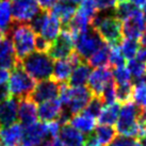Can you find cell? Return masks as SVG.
Returning <instances> with one entry per match:
<instances>
[{"instance_id":"1","label":"cell","mask_w":146,"mask_h":146,"mask_svg":"<svg viewBox=\"0 0 146 146\" xmlns=\"http://www.w3.org/2000/svg\"><path fill=\"white\" fill-rule=\"evenodd\" d=\"M91 27L95 29L104 42L110 47H119L122 44L123 24L115 16H107L98 11L91 21Z\"/></svg>"},{"instance_id":"2","label":"cell","mask_w":146,"mask_h":146,"mask_svg":"<svg viewBox=\"0 0 146 146\" xmlns=\"http://www.w3.org/2000/svg\"><path fill=\"white\" fill-rule=\"evenodd\" d=\"M13 44V48L18 61L29 56L35 50L36 33L27 23H14L9 33Z\"/></svg>"},{"instance_id":"3","label":"cell","mask_w":146,"mask_h":146,"mask_svg":"<svg viewBox=\"0 0 146 146\" xmlns=\"http://www.w3.org/2000/svg\"><path fill=\"white\" fill-rule=\"evenodd\" d=\"M94 95L88 86H69L67 83H60L59 99L64 108L73 115L81 113Z\"/></svg>"},{"instance_id":"4","label":"cell","mask_w":146,"mask_h":146,"mask_svg":"<svg viewBox=\"0 0 146 146\" xmlns=\"http://www.w3.org/2000/svg\"><path fill=\"white\" fill-rule=\"evenodd\" d=\"M21 65L34 80L41 81L52 76L53 60L47 53L33 51L21 60Z\"/></svg>"},{"instance_id":"5","label":"cell","mask_w":146,"mask_h":146,"mask_svg":"<svg viewBox=\"0 0 146 146\" xmlns=\"http://www.w3.org/2000/svg\"><path fill=\"white\" fill-rule=\"evenodd\" d=\"M35 85L36 81L23 68L19 62L12 69V73L9 78L8 86L11 97H15L18 100L30 97Z\"/></svg>"},{"instance_id":"6","label":"cell","mask_w":146,"mask_h":146,"mask_svg":"<svg viewBox=\"0 0 146 146\" xmlns=\"http://www.w3.org/2000/svg\"><path fill=\"white\" fill-rule=\"evenodd\" d=\"M140 106L130 102L122 106L118 119L116 122V132L121 135L137 139L140 137V127L138 125V113Z\"/></svg>"},{"instance_id":"7","label":"cell","mask_w":146,"mask_h":146,"mask_svg":"<svg viewBox=\"0 0 146 146\" xmlns=\"http://www.w3.org/2000/svg\"><path fill=\"white\" fill-rule=\"evenodd\" d=\"M74 43L76 47V52L82 58L83 61L89 60L105 44L98 32L92 27L75 36Z\"/></svg>"},{"instance_id":"8","label":"cell","mask_w":146,"mask_h":146,"mask_svg":"<svg viewBox=\"0 0 146 146\" xmlns=\"http://www.w3.org/2000/svg\"><path fill=\"white\" fill-rule=\"evenodd\" d=\"M74 48H75V43L72 33L68 30L63 29L59 33L57 38L51 43L47 54L53 61L66 59L74 52Z\"/></svg>"},{"instance_id":"9","label":"cell","mask_w":146,"mask_h":146,"mask_svg":"<svg viewBox=\"0 0 146 146\" xmlns=\"http://www.w3.org/2000/svg\"><path fill=\"white\" fill-rule=\"evenodd\" d=\"M42 11L36 0H14L12 2V17L14 23L29 24Z\"/></svg>"},{"instance_id":"10","label":"cell","mask_w":146,"mask_h":146,"mask_svg":"<svg viewBox=\"0 0 146 146\" xmlns=\"http://www.w3.org/2000/svg\"><path fill=\"white\" fill-rule=\"evenodd\" d=\"M60 94V83L57 82L53 78L45 79L36 82V85L33 90L30 98L36 104L56 99Z\"/></svg>"},{"instance_id":"11","label":"cell","mask_w":146,"mask_h":146,"mask_svg":"<svg viewBox=\"0 0 146 146\" xmlns=\"http://www.w3.org/2000/svg\"><path fill=\"white\" fill-rule=\"evenodd\" d=\"M48 138L46 124L35 122L23 128V138L21 146H41Z\"/></svg>"},{"instance_id":"12","label":"cell","mask_w":146,"mask_h":146,"mask_svg":"<svg viewBox=\"0 0 146 146\" xmlns=\"http://www.w3.org/2000/svg\"><path fill=\"white\" fill-rule=\"evenodd\" d=\"M146 28V21L144 19L143 13L138 10L137 12L128 17L123 24V36L126 38L138 40L142 35Z\"/></svg>"},{"instance_id":"13","label":"cell","mask_w":146,"mask_h":146,"mask_svg":"<svg viewBox=\"0 0 146 146\" xmlns=\"http://www.w3.org/2000/svg\"><path fill=\"white\" fill-rule=\"evenodd\" d=\"M112 69L108 67H99L93 70L88 80V88L94 96H99L102 94L105 85L112 79Z\"/></svg>"},{"instance_id":"14","label":"cell","mask_w":146,"mask_h":146,"mask_svg":"<svg viewBox=\"0 0 146 146\" xmlns=\"http://www.w3.org/2000/svg\"><path fill=\"white\" fill-rule=\"evenodd\" d=\"M19 62L13 48L11 37L5 35L0 41V69L12 70Z\"/></svg>"},{"instance_id":"15","label":"cell","mask_w":146,"mask_h":146,"mask_svg":"<svg viewBox=\"0 0 146 146\" xmlns=\"http://www.w3.org/2000/svg\"><path fill=\"white\" fill-rule=\"evenodd\" d=\"M18 102L15 97H10L0 102V128H4L17 123L18 118Z\"/></svg>"},{"instance_id":"16","label":"cell","mask_w":146,"mask_h":146,"mask_svg":"<svg viewBox=\"0 0 146 146\" xmlns=\"http://www.w3.org/2000/svg\"><path fill=\"white\" fill-rule=\"evenodd\" d=\"M37 104L30 97L19 99L18 102V119L19 123L27 126L37 122Z\"/></svg>"},{"instance_id":"17","label":"cell","mask_w":146,"mask_h":146,"mask_svg":"<svg viewBox=\"0 0 146 146\" xmlns=\"http://www.w3.org/2000/svg\"><path fill=\"white\" fill-rule=\"evenodd\" d=\"M77 9L78 5L76 3H74L73 1H70V0H60L57 3L53 4L52 8L49 10V12L57 17L60 21L61 25L66 26L74 17V15L76 14Z\"/></svg>"},{"instance_id":"18","label":"cell","mask_w":146,"mask_h":146,"mask_svg":"<svg viewBox=\"0 0 146 146\" xmlns=\"http://www.w3.org/2000/svg\"><path fill=\"white\" fill-rule=\"evenodd\" d=\"M62 108L63 106L59 98L41 102L37 108V116L43 123L52 122L59 117Z\"/></svg>"},{"instance_id":"19","label":"cell","mask_w":146,"mask_h":146,"mask_svg":"<svg viewBox=\"0 0 146 146\" xmlns=\"http://www.w3.org/2000/svg\"><path fill=\"white\" fill-rule=\"evenodd\" d=\"M23 138V126L21 123H15L11 126L0 129V145L21 146Z\"/></svg>"},{"instance_id":"20","label":"cell","mask_w":146,"mask_h":146,"mask_svg":"<svg viewBox=\"0 0 146 146\" xmlns=\"http://www.w3.org/2000/svg\"><path fill=\"white\" fill-rule=\"evenodd\" d=\"M59 139L64 146H83L84 143L82 132L74 128L70 124L62 126L59 132Z\"/></svg>"},{"instance_id":"21","label":"cell","mask_w":146,"mask_h":146,"mask_svg":"<svg viewBox=\"0 0 146 146\" xmlns=\"http://www.w3.org/2000/svg\"><path fill=\"white\" fill-rule=\"evenodd\" d=\"M74 68L75 65L69 58L56 60L53 62V73L51 78H53L59 83H67Z\"/></svg>"},{"instance_id":"22","label":"cell","mask_w":146,"mask_h":146,"mask_svg":"<svg viewBox=\"0 0 146 146\" xmlns=\"http://www.w3.org/2000/svg\"><path fill=\"white\" fill-rule=\"evenodd\" d=\"M60 32H61V23H60V21L58 19L57 17L52 15L48 11L46 19H45V23L38 34L44 37L45 40H47L48 42L52 43L58 37Z\"/></svg>"},{"instance_id":"23","label":"cell","mask_w":146,"mask_h":146,"mask_svg":"<svg viewBox=\"0 0 146 146\" xmlns=\"http://www.w3.org/2000/svg\"><path fill=\"white\" fill-rule=\"evenodd\" d=\"M91 73H92L91 66L89 64H86L85 62H82L81 64L77 65L73 69V73H72L68 81H67V84L69 86H73V88L83 86L89 80Z\"/></svg>"},{"instance_id":"24","label":"cell","mask_w":146,"mask_h":146,"mask_svg":"<svg viewBox=\"0 0 146 146\" xmlns=\"http://www.w3.org/2000/svg\"><path fill=\"white\" fill-rule=\"evenodd\" d=\"M12 17V1L0 0V31L5 35H9L13 27Z\"/></svg>"},{"instance_id":"25","label":"cell","mask_w":146,"mask_h":146,"mask_svg":"<svg viewBox=\"0 0 146 146\" xmlns=\"http://www.w3.org/2000/svg\"><path fill=\"white\" fill-rule=\"evenodd\" d=\"M122 105L118 102H114L112 105L107 106L104 108L102 113L98 116V122L100 125H109L113 126L117 122L118 115H119V111H121Z\"/></svg>"},{"instance_id":"26","label":"cell","mask_w":146,"mask_h":146,"mask_svg":"<svg viewBox=\"0 0 146 146\" xmlns=\"http://www.w3.org/2000/svg\"><path fill=\"white\" fill-rule=\"evenodd\" d=\"M111 47L105 43L100 48L98 49L96 52L94 53L92 57L90 58L88 62L91 67L99 68V67H108L109 65V57Z\"/></svg>"},{"instance_id":"27","label":"cell","mask_w":146,"mask_h":146,"mask_svg":"<svg viewBox=\"0 0 146 146\" xmlns=\"http://www.w3.org/2000/svg\"><path fill=\"white\" fill-rule=\"evenodd\" d=\"M69 123H70V125L73 126L74 128H76L80 132L85 134L92 132L94 128H95V126H96V122H95L94 118L89 117V116H86L83 113L74 115Z\"/></svg>"},{"instance_id":"28","label":"cell","mask_w":146,"mask_h":146,"mask_svg":"<svg viewBox=\"0 0 146 146\" xmlns=\"http://www.w3.org/2000/svg\"><path fill=\"white\" fill-rule=\"evenodd\" d=\"M95 133L97 137L100 146H107L109 143L113 141L116 137V130L112 126L109 125H99L95 128Z\"/></svg>"},{"instance_id":"29","label":"cell","mask_w":146,"mask_h":146,"mask_svg":"<svg viewBox=\"0 0 146 146\" xmlns=\"http://www.w3.org/2000/svg\"><path fill=\"white\" fill-rule=\"evenodd\" d=\"M140 9L135 7L133 3H131L130 1H123V2H118L115 5V10H114V16L116 17L119 21H126L128 17H130L132 14L137 12Z\"/></svg>"},{"instance_id":"30","label":"cell","mask_w":146,"mask_h":146,"mask_svg":"<svg viewBox=\"0 0 146 146\" xmlns=\"http://www.w3.org/2000/svg\"><path fill=\"white\" fill-rule=\"evenodd\" d=\"M132 94H133V84H132V82L117 84L115 86L116 100L121 105H125L127 102H132Z\"/></svg>"},{"instance_id":"31","label":"cell","mask_w":146,"mask_h":146,"mask_svg":"<svg viewBox=\"0 0 146 146\" xmlns=\"http://www.w3.org/2000/svg\"><path fill=\"white\" fill-rule=\"evenodd\" d=\"M139 48H140V43L138 42V40H133V38H125L123 40L122 44L119 45V49L122 51L123 56L127 60H132L137 56Z\"/></svg>"},{"instance_id":"32","label":"cell","mask_w":146,"mask_h":146,"mask_svg":"<svg viewBox=\"0 0 146 146\" xmlns=\"http://www.w3.org/2000/svg\"><path fill=\"white\" fill-rule=\"evenodd\" d=\"M102 109H104V102H102V98L99 96H93L81 113L95 119L99 116V114L102 113Z\"/></svg>"},{"instance_id":"33","label":"cell","mask_w":146,"mask_h":146,"mask_svg":"<svg viewBox=\"0 0 146 146\" xmlns=\"http://www.w3.org/2000/svg\"><path fill=\"white\" fill-rule=\"evenodd\" d=\"M115 86H116V83H115L113 78L105 85V88H104L102 94H100V98H102L104 105L109 106L115 102V100H116Z\"/></svg>"},{"instance_id":"34","label":"cell","mask_w":146,"mask_h":146,"mask_svg":"<svg viewBox=\"0 0 146 146\" xmlns=\"http://www.w3.org/2000/svg\"><path fill=\"white\" fill-rule=\"evenodd\" d=\"M97 12L98 10L95 0H83L77 9V13L89 18L90 21L93 19V17L97 14Z\"/></svg>"},{"instance_id":"35","label":"cell","mask_w":146,"mask_h":146,"mask_svg":"<svg viewBox=\"0 0 146 146\" xmlns=\"http://www.w3.org/2000/svg\"><path fill=\"white\" fill-rule=\"evenodd\" d=\"M127 69L129 70L131 78L132 79H138V78L142 77L143 75L146 73V63L138 61L137 59L134 60H129L128 65H127Z\"/></svg>"},{"instance_id":"36","label":"cell","mask_w":146,"mask_h":146,"mask_svg":"<svg viewBox=\"0 0 146 146\" xmlns=\"http://www.w3.org/2000/svg\"><path fill=\"white\" fill-rule=\"evenodd\" d=\"M125 63H126V59L123 56L119 47H111V51H110V57H109L110 66H112V68L123 67L125 65Z\"/></svg>"},{"instance_id":"37","label":"cell","mask_w":146,"mask_h":146,"mask_svg":"<svg viewBox=\"0 0 146 146\" xmlns=\"http://www.w3.org/2000/svg\"><path fill=\"white\" fill-rule=\"evenodd\" d=\"M112 77H113L114 81L116 84H123V83H128L131 82V75H130L129 70L127 68L123 67H116V68H112Z\"/></svg>"},{"instance_id":"38","label":"cell","mask_w":146,"mask_h":146,"mask_svg":"<svg viewBox=\"0 0 146 146\" xmlns=\"http://www.w3.org/2000/svg\"><path fill=\"white\" fill-rule=\"evenodd\" d=\"M132 84H133L132 100L135 105L141 106L146 98V84L142 82H134Z\"/></svg>"},{"instance_id":"39","label":"cell","mask_w":146,"mask_h":146,"mask_svg":"<svg viewBox=\"0 0 146 146\" xmlns=\"http://www.w3.org/2000/svg\"><path fill=\"white\" fill-rule=\"evenodd\" d=\"M135 143H137V140L134 138L126 137V135H116L113 139V141L107 146H134Z\"/></svg>"},{"instance_id":"40","label":"cell","mask_w":146,"mask_h":146,"mask_svg":"<svg viewBox=\"0 0 146 146\" xmlns=\"http://www.w3.org/2000/svg\"><path fill=\"white\" fill-rule=\"evenodd\" d=\"M51 43L48 42L47 40H45L44 37L41 36L40 34L36 35L35 37V51L42 53H47L49 48H50Z\"/></svg>"},{"instance_id":"41","label":"cell","mask_w":146,"mask_h":146,"mask_svg":"<svg viewBox=\"0 0 146 146\" xmlns=\"http://www.w3.org/2000/svg\"><path fill=\"white\" fill-rule=\"evenodd\" d=\"M46 128H47L49 138H57L61 129V125L58 123V121H52L46 124Z\"/></svg>"},{"instance_id":"42","label":"cell","mask_w":146,"mask_h":146,"mask_svg":"<svg viewBox=\"0 0 146 146\" xmlns=\"http://www.w3.org/2000/svg\"><path fill=\"white\" fill-rule=\"evenodd\" d=\"M95 2H96L97 10L102 12L115 8L116 5V0H95Z\"/></svg>"},{"instance_id":"43","label":"cell","mask_w":146,"mask_h":146,"mask_svg":"<svg viewBox=\"0 0 146 146\" xmlns=\"http://www.w3.org/2000/svg\"><path fill=\"white\" fill-rule=\"evenodd\" d=\"M83 146H100L99 141H98L97 137L95 131H92L90 133L86 134V137H84V143Z\"/></svg>"},{"instance_id":"44","label":"cell","mask_w":146,"mask_h":146,"mask_svg":"<svg viewBox=\"0 0 146 146\" xmlns=\"http://www.w3.org/2000/svg\"><path fill=\"white\" fill-rule=\"evenodd\" d=\"M58 1H60V0H36L40 8L45 11H49L53 7V4L57 3Z\"/></svg>"},{"instance_id":"45","label":"cell","mask_w":146,"mask_h":146,"mask_svg":"<svg viewBox=\"0 0 146 146\" xmlns=\"http://www.w3.org/2000/svg\"><path fill=\"white\" fill-rule=\"evenodd\" d=\"M10 97H11V94H10V90H9L8 84L0 85V102L7 100Z\"/></svg>"},{"instance_id":"46","label":"cell","mask_w":146,"mask_h":146,"mask_svg":"<svg viewBox=\"0 0 146 146\" xmlns=\"http://www.w3.org/2000/svg\"><path fill=\"white\" fill-rule=\"evenodd\" d=\"M42 146H64V145H63V143L60 141V139L49 138L42 144Z\"/></svg>"},{"instance_id":"47","label":"cell","mask_w":146,"mask_h":146,"mask_svg":"<svg viewBox=\"0 0 146 146\" xmlns=\"http://www.w3.org/2000/svg\"><path fill=\"white\" fill-rule=\"evenodd\" d=\"M137 60L143 63H146V46H141L137 52Z\"/></svg>"},{"instance_id":"48","label":"cell","mask_w":146,"mask_h":146,"mask_svg":"<svg viewBox=\"0 0 146 146\" xmlns=\"http://www.w3.org/2000/svg\"><path fill=\"white\" fill-rule=\"evenodd\" d=\"M10 78V72L5 69H0V85L7 84Z\"/></svg>"},{"instance_id":"49","label":"cell","mask_w":146,"mask_h":146,"mask_svg":"<svg viewBox=\"0 0 146 146\" xmlns=\"http://www.w3.org/2000/svg\"><path fill=\"white\" fill-rule=\"evenodd\" d=\"M130 2L133 3L135 7L140 8V7H144V5H145L146 0H130Z\"/></svg>"},{"instance_id":"50","label":"cell","mask_w":146,"mask_h":146,"mask_svg":"<svg viewBox=\"0 0 146 146\" xmlns=\"http://www.w3.org/2000/svg\"><path fill=\"white\" fill-rule=\"evenodd\" d=\"M139 43L142 45V46H146V28L144 30V32L142 33V35L140 36V42Z\"/></svg>"},{"instance_id":"51","label":"cell","mask_w":146,"mask_h":146,"mask_svg":"<svg viewBox=\"0 0 146 146\" xmlns=\"http://www.w3.org/2000/svg\"><path fill=\"white\" fill-rule=\"evenodd\" d=\"M139 143H140L142 146H146V131L142 134V135L139 137Z\"/></svg>"},{"instance_id":"52","label":"cell","mask_w":146,"mask_h":146,"mask_svg":"<svg viewBox=\"0 0 146 146\" xmlns=\"http://www.w3.org/2000/svg\"><path fill=\"white\" fill-rule=\"evenodd\" d=\"M143 16H144V19H145V21H146V3H145V5L143 7Z\"/></svg>"},{"instance_id":"53","label":"cell","mask_w":146,"mask_h":146,"mask_svg":"<svg viewBox=\"0 0 146 146\" xmlns=\"http://www.w3.org/2000/svg\"><path fill=\"white\" fill-rule=\"evenodd\" d=\"M70 1H73L74 3H76V4H78V3H81L83 0H70Z\"/></svg>"},{"instance_id":"54","label":"cell","mask_w":146,"mask_h":146,"mask_svg":"<svg viewBox=\"0 0 146 146\" xmlns=\"http://www.w3.org/2000/svg\"><path fill=\"white\" fill-rule=\"evenodd\" d=\"M141 107H142V108H144V109L146 110V98L144 99V102H143V104L141 105Z\"/></svg>"},{"instance_id":"55","label":"cell","mask_w":146,"mask_h":146,"mask_svg":"<svg viewBox=\"0 0 146 146\" xmlns=\"http://www.w3.org/2000/svg\"><path fill=\"white\" fill-rule=\"evenodd\" d=\"M4 36H5V34H4L3 32H1V31H0V41H1V40H2Z\"/></svg>"},{"instance_id":"56","label":"cell","mask_w":146,"mask_h":146,"mask_svg":"<svg viewBox=\"0 0 146 146\" xmlns=\"http://www.w3.org/2000/svg\"><path fill=\"white\" fill-rule=\"evenodd\" d=\"M134 146H142V145H141V144H140L139 142H137L135 144H134Z\"/></svg>"},{"instance_id":"57","label":"cell","mask_w":146,"mask_h":146,"mask_svg":"<svg viewBox=\"0 0 146 146\" xmlns=\"http://www.w3.org/2000/svg\"><path fill=\"white\" fill-rule=\"evenodd\" d=\"M118 2H123V1H127V0H117Z\"/></svg>"},{"instance_id":"58","label":"cell","mask_w":146,"mask_h":146,"mask_svg":"<svg viewBox=\"0 0 146 146\" xmlns=\"http://www.w3.org/2000/svg\"><path fill=\"white\" fill-rule=\"evenodd\" d=\"M0 146H1V145H0Z\"/></svg>"}]
</instances>
